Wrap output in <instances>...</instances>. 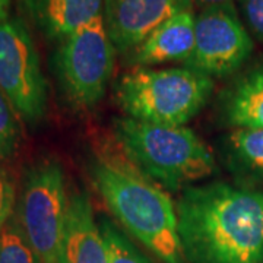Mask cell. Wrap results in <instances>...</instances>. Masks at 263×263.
<instances>
[{"label":"cell","instance_id":"ac0fdd59","mask_svg":"<svg viewBox=\"0 0 263 263\" xmlns=\"http://www.w3.org/2000/svg\"><path fill=\"white\" fill-rule=\"evenodd\" d=\"M16 203V184L9 173L0 167V231L15 215Z\"/></svg>","mask_w":263,"mask_h":263},{"label":"cell","instance_id":"52a82bcc","mask_svg":"<svg viewBox=\"0 0 263 263\" xmlns=\"http://www.w3.org/2000/svg\"><path fill=\"white\" fill-rule=\"evenodd\" d=\"M0 89L27 124L44 119L47 81L32 37L19 19L0 21Z\"/></svg>","mask_w":263,"mask_h":263},{"label":"cell","instance_id":"30bf717a","mask_svg":"<svg viewBox=\"0 0 263 263\" xmlns=\"http://www.w3.org/2000/svg\"><path fill=\"white\" fill-rule=\"evenodd\" d=\"M62 263H108L105 240L86 192L69 196Z\"/></svg>","mask_w":263,"mask_h":263},{"label":"cell","instance_id":"5b68a950","mask_svg":"<svg viewBox=\"0 0 263 263\" xmlns=\"http://www.w3.org/2000/svg\"><path fill=\"white\" fill-rule=\"evenodd\" d=\"M67 206L60 162L43 160L34 164L25 174L15 215L41 263H62Z\"/></svg>","mask_w":263,"mask_h":263},{"label":"cell","instance_id":"3957f363","mask_svg":"<svg viewBox=\"0 0 263 263\" xmlns=\"http://www.w3.org/2000/svg\"><path fill=\"white\" fill-rule=\"evenodd\" d=\"M113 133L124 157L168 190H186L216 173L215 155L192 129L120 117Z\"/></svg>","mask_w":263,"mask_h":263},{"label":"cell","instance_id":"44dd1931","mask_svg":"<svg viewBox=\"0 0 263 263\" xmlns=\"http://www.w3.org/2000/svg\"><path fill=\"white\" fill-rule=\"evenodd\" d=\"M9 6H10V0H0V21L8 19Z\"/></svg>","mask_w":263,"mask_h":263},{"label":"cell","instance_id":"e0dca14e","mask_svg":"<svg viewBox=\"0 0 263 263\" xmlns=\"http://www.w3.org/2000/svg\"><path fill=\"white\" fill-rule=\"evenodd\" d=\"M19 141L21 126L18 114L0 89V167L16 154Z\"/></svg>","mask_w":263,"mask_h":263},{"label":"cell","instance_id":"ba28073f","mask_svg":"<svg viewBox=\"0 0 263 263\" xmlns=\"http://www.w3.org/2000/svg\"><path fill=\"white\" fill-rule=\"evenodd\" d=\"M253 47L233 2L206 6L196 15L195 47L184 66L212 79L226 78L243 67Z\"/></svg>","mask_w":263,"mask_h":263},{"label":"cell","instance_id":"ffe728a7","mask_svg":"<svg viewBox=\"0 0 263 263\" xmlns=\"http://www.w3.org/2000/svg\"><path fill=\"white\" fill-rule=\"evenodd\" d=\"M233 0H192V3H195L197 6H200L202 9L206 6H214V5H224V3H230Z\"/></svg>","mask_w":263,"mask_h":263},{"label":"cell","instance_id":"277c9868","mask_svg":"<svg viewBox=\"0 0 263 263\" xmlns=\"http://www.w3.org/2000/svg\"><path fill=\"white\" fill-rule=\"evenodd\" d=\"M214 79L192 67H135L114 86L126 117L141 122L186 126L214 94Z\"/></svg>","mask_w":263,"mask_h":263},{"label":"cell","instance_id":"6da1fadb","mask_svg":"<svg viewBox=\"0 0 263 263\" xmlns=\"http://www.w3.org/2000/svg\"><path fill=\"white\" fill-rule=\"evenodd\" d=\"M176 211L189 263H263V192L196 184L181 192Z\"/></svg>","mask_w":263,"mask_h":263},{"label":"cell","instance_id":"7c38bea8","mask_svg":"<svg viewBox=\"0 0 263 263\" xmlns=\"http://www.w3.org/2000/svg\"><path fill=\"white\" fill-rule=\"evenodd\" d=\"M221 122L233 129H263V63L228 85L218 100Z\"/></svg>","mask_w":263,"mask_h":263},{"label":"cell","instance_id":"9c48e42d","mask_svg":"<svg viewBox=\"0 0 263 263\" xmlns=\"http://www.w3.org/2000/svg\"><path fill=\"white\" fill-rule=\"evenodd\" d=\"M192 6V0H104L103 18L116 51L130 54L165 21Z\"/></svg>","mask_w":263,"mask_h":263},{"label":"cell","instance_id":"8fae6325","mask_svg":"<svg viewBox=\"0 0 263 263\" xmlns=\"http://www.w3.org/2000/svg\"><path fill=\"white\" fill-rule=\"evenodd\" d=\"M195 25L196 15L192 9L176 13L132 51V63L136 67L186 63L195 47Z\"/></svg>","mask_w":263,"mask_h":263},{"label":"cell","instance_id":"8992f818","mask_svg":"<svg viewBox=\"0 0 263 263\" xmlns=\"http://www.w3.org/2000/svg\"><path fill=\"white\" fill-rule=\"evenodd\" d=\"M116 48L103 13L62 41L57 54L60 82L70 103L91 108L103 100L114 72Z\"/></svg>","mask_w":263,"mask_h":263},{"label":"cell","instance_id":"2e32d148","mask_svg":"<svg viewBox=\"0 0 263 263\" xmlns=\"http://www.w3.org/2000/svg\"><path fill=\"white\" fill-rule=\"evenodd\" d=\"M100 228L107 246L108 263H151L110 221L101 218Z\"/></svg>","mask_w":263,"mask_h":263},{"label":"cell","instance_id":"7a4b0ae2","mask_svg":"<svg viewBox=\"0 0 263 263\" xmlns=\"http://www.w3.org/2000/svg\"><path fill=\"white\" fill-rule=\"evenodd\" d=\"M91 179L122 227L162 263H189L171 197L139 170L116 158L92 161Z\"/></svg>","mask_w":263,"mask_h":263},{"label":"cell","instance_id":"5bb4252c","mask_svg":"<svg viewBox=\"0 0 263 263\" xmlns=\"http://www.w3.org/2000/svg\"><path fill=\"white\" fill-rule=\"evenodd\" d=\"M224 151L231 168L263 180V129H234L226 138Z\"/></svg>","mask_w":263,"mask_h":263},{"label":"cell","instance_id":"9a60e30c","mask_svg":"<svg viewBox=\"0 0 263 263\" xmlns=\"http://www.w3.org/2000/svg\"><path fill=\"white\" fill-rule=\"evenodd\" d=\"M0 263H41L22 233L16 215L0 231Z\"/></svg>","mask_w":263,"mask_h":263},{"label":"cell","instance_id":"d6986e66","mask_svg":"<svg viewBox=\"0 0 263 263\" xmlns=\"http://www.w3.org/2000/svg\"><path fill=\"white\" fill-rule=\"evenodd\" d=\"M250 31L263 41V0H240Z\"/></svg>","mask_w":263,"mask_h":263},{"label":"cell","instance_id":"4fadbf2b","mask_svg":"<svg viewBox=\"0 0 263 263\" xmlns=\"http://www.w3.org/2000/svg\"><path fill=\"white\" fill-rule=\"evenodd\" d=\"M104 0H38V13L48 35L63 41L103 13Z\"/></svg>","mask_w":263,"mask_h":263}]
</instances>
